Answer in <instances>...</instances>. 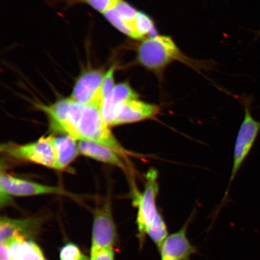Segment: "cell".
<instances>
[{"mask_svg": "<svg viewBox=\"0 0 260 260\" xmlns=\"http://www.w3.org/2000/svg\"><path fill=\"white\" fill-rule=\"evenodd\" d=\"M243 102L245 115L236 140L232 174L225 198L227 197L231 185L240 169L251 151L260 132V121L253 118L252 115L251 101L249 99H245Z\"/></svg>", "mask_w": 260, "mask_h": 260, "instance_id": "277c9868", "label": "cell"}, {"mask_svg": "<svg viewBox=\"0 0 260 260\" xmlns=\"http://www.w3.org/2000/svg\"><path fill=\"white\" fill-rule=\"evenodd\" d=\"M146 235L150 237L158 248L168 236L167 225L160 213H157L153 222L148 228Z\"/></svg>", "mask_w": 260, "mask_h": 260, "instance_id": "ac0fdd59", "label": "cell"}, {"mask_svg": "<svg viewBox=\"0 0 260 260\" xmlns=\"http://www.w3.org/2000/svg\"><path fill=\"white\" fill-rule=\"evenodd\" d=\"M138 12L137 10L124 0H121L115 8L103 15L114 27L122 34L137 40L135 25Z\"/></svg>", "mask_w": 260, "mask_h": 260, "instance_id": "4fadbf2b", "label": "cell"}, {"mask_svg": "<svg viewBox=\"0 0 260 260\" xmlns=\"http://www.w3.org/2000/svg\"><path fill=\"white\" fill-rule=\"evenodd\" d=\"M160 112V107L155 104L139 99L130 100L120 107L112 126L154 119Z\"/></svg>", "mask_w": 260, "mask_h": 260, "instance_id": "30bf717a", "label": "cell"}, {"mask_svg": "<svg viewBox=\"0 0 260 260\" xmlns=\"http://www.w3.org/2000/svg\"><path fill=\"white\" fill-rule=\"evenodd\" d=\"M80 154L97 161L105 162L118 167L123 171L128 168L122 159L117 152L107 146L89 141H78Z\"/></svg>", "mask_w": 260, "mask_h": 260, "instance_id": "5bb4252c", "label": "cell"}, {"mask_svg": "<svg viewBox=\"0 0 260 260\" xmlns=\"http://www.w3.org/2000/svg\"><path fill=\"white\" fill-rule=\"evenodd\" d=\"M188 222L178 231L169 235L158 247L161 260H190L197 253V249L191 245L187 237Z\"/></svg>", "mask_w": 260, "mask_h": 260, "instance_id": "9c48e42d", "label": "cell"}, {"mask_svg": "<svg viewBox=\"0 0 260 260\" xmlns=\"http://www.w3.org/2000/svg\"><path fill=\"white\" fill-rule=\"evenodd\" d=\"M0 260H12L8 244L1 243L0 247Z\"/></svg>", "mask_w": 260, "mask_h": 260, "instance_id": "603a6c76", "label": "cell"}, {"mask_svg": "<svg viewBox=\"0 0 260 260\" xmlns=\"http://www.w3.org/2000/svg\"><path fill=\"white\" fill-rule=\"evenodd\" d=\"M83 1L92 6L96 11L104 14L115 8L121 0H83Z\"/></svg>", "mask_w": 260, "mask_h": 260, "instance_id": "ffe728a7", "label": "cell"}, {"mask_svg": "<svg viewBox=\"0 0 260 260\" xmlns=\"http://www.w3.org/2000/svg\"><path fill=\"white\" fill-rule=\"evenodd\" d=\"M2 153L19 161H28L58 170L52 136L24 145L9 142L1 146Z\"/></svg>", "mask_w": 260, "mask_h": 260, "instance_id": "3957f363", "label": "cell"}, {"mask_svg": "<svg viewBox=\"0 0 260 260\" xmlns=\"http://www.w3.org/2000/svg\"><path fill=\"white\" fill-rule=\"evenodd\" d=\"M106 73L102 69L90 68L81 73L75 83L71 98L83 105L102 106L101 87Z\"/></svg>", "mask_w": 260, "mask_h": 260, "instance_id": "ba28073f", "label": "cell"}, {"mask_svg": "<svg viewBox=\"0 0 260 260\" xmlns=\"http://www.w3.org/2000/svg\"><path fill=\"white\" fill-rule=\"evenodd\" d=\"M135 32L137 40L155 37L154 22L150 16L139 11L135 20Z\"/></svg>", "mask_w": 260, "mask_h": 260, "instance_id": "e0dca14e", "label": "cell"}, {"mask_svg": "<svg viewBox=\"0 0 260 260\" xmlns=\"http://www.w3.org/2000/svg\"><path fill=\"white\" fill-rule=\"evenodd\" d=\"M43 194L68 195L69 193L61 187L47 186L24 180L8 174L2 170L0 176V204L2 207L11 203L12 197H31Z\"/></svg>", "mask_w": 260, "mask_h": 260, "instance_id": "8992f818", "label": "cell"}, {"mask_svg": "<svg viewBox=\"0 0 260 260\" xmlns=\"http://www.w3.org/2000/svg\"><path fill=\"white\" fill-rule=\"evenodd\" d=\"M115 70L116 67L113 65L106 71L105 76L104 77L102 87H101V94L103 101L116 85L115 84Z\"/></svg>", "mask_w": 260, "mask_h": 260, "instance_id": "d6986e66", "label": "cell"}, {"mask_svg": "<svg viewBox=\"0 0 260 260\" xmlns=\"http://www.w3.org/2000/svg\"><path fill=\"white\" fill-rule=\"evenodd\" d=\"M139 94L128 82L116 84L111 92L104 100L100 107L103 118L112 126L120 107L129 101L139 99Z\"/></svg>", "mask_w": 260, "mask_h": 260, "instance_id": "8fae6325", "label": "cell"}, {"mask_svg": "<svg viewBox=\"0 0 260 260\" xmlns=\"http://www.w3.org/2000/svg\"><path fill=\"white\" fill-rule=\"evenodd\" d=\"M176 61L194 69L199 67L200 63L185 56L172 38L167 36L146 38L136 50V62L153 73L160 83L164 81L165 70Z\"/></svg>", "mask_w": 260, "mask_h": 260, "instance_id": "7a4b0ae2", "label": "cell"}, {"mask_svg": "<svg viewBox=\"0 0 260 260\" xmlns=\"http://www.w3.org/2000/svg\"><path fill=\"white\" fill-rule=\"evenodd\" d=\"M12 260H46L37 244L22 237L8 243Z\"/></svg>", "mask_w": 260, "mask_h": 260, "instance_id": "2e32d148", "label": "cell"}, {"mask_svg": "<svg viewBox=\"0 0 260 260\" xmlns=\"http://www.w3.org/2000/svg\"><path fill=\"white\" fill-rule=\"evenodd\" d=\"M37 107L46 114L54 131L72 136L77 141H89L105 145L123 158L135 156L123 148L114 136L99 107L81 105L71 97Z\"/></svg>", "mask_w": 260, "mask_h": 260, "instance_id": "6da1fadb", "label": "cell"}, {"mask_svg": "<svg viewBox=\"0 0 260 260\" xmlns=\"http://www.w3.org/2000/svg\"><path fill=\"white\" fill-rule=\"evenodd\" d=\"M115 253L112 248H105L100 250L93 254H90V260H114Z\"/></svg>", "mask_w": 260, "mask_h": 260, "instance_id": "7402d4cb", "label": "cell"}, {"mask_svg": "<svg viewBox=\"0 0 260 260\" xmlns=\"http://www.w3.org/2000/svg\"><path fill=\"white\" fill-rule=\"evenodd\" d=\"M82 255L77 246L69 243L61 248L60 258V260H79Z\"/></svg>", "mask_w": 260, "mask_h": 260, "instance_id": "44dd1931", "label": "cell"}, {"mask_svg": "<svg viewBox=\"0 0 260 260\" xmlns=\"http://www.w3.org/2000/svg\"><path fill=\"white\" fill-rule=\"evenodd\" d=\"M158 172L151 169L145 175V190L142 194L135 193L133 204L138 208L137 223L140 246L144 243L145 236L148 228L153 222L159 212L156 200L159 188L157 182Z\"/></svg>", "mask_w": 260, "mask_h": 260, "instance_id": "5b68a950", "label": "cell"}, {"mask_svg": "<svg viewBox=\"0 0 260 260\" xmlns=\"http://www.w3.org/2000/svg\"><path fill=\"white\" fill-rule=\"evenodd\" d=\"M42 221L39 218L16 219L2 217L0 220V241L8 244L19 237L27 238L38 232Z\"/></svg>", "mask_w": 260, "mask_h": 260, "instance_id": "7c38bea8", "label": "cell"}, {"mask_svg": "<svg viewBox=\"0 0 260 260\" xmlns=\"http://www.w3.org/2000/svg\"><path fill=\"white\" fill-rule=\"evenodd\" d=\"M79 260H89V259L86 256L82 255V256H81V257Z\"/></svg>", "mask_w": 260, "mask_h": 260, "instance_id": "cb8c5ba5", "label": "cell"}, {"mask_svg": "<svg viewBox=\"0 0 260 260\" xmlns=\"http://www.w3.org/2000/svg\"><path fill=\"white\" fill-rule=\"evenodd\" d=\"M52 143L56 153L58 170H64L80 154L78 141L72 136H52Z\"/></svg>", "mask_w": 260, "mask_h": 260, "instance_id": "9a60e30c", "label": "cell"}, {"mask_svg": "<svg viewBox=\"0 0 260 260\" xmlns=\"http://www.w3.org/2000/svg\"><path fill=\"white\" fill-rule=\"evenodd\" d=\"M93 222L90 254L102 249L112 248L118 235L110 198H107L105 202L96 208Z\"/></svg>", "mask_w": 260, "mask_h": 260, "instance_id": "52a82bcc", "label": "cell"}]
</instances>
